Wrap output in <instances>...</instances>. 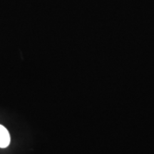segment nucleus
<instances>
[{"mask_svg":"<svg viewBox=\"0 0 154 154\" xmlns=\"http://www.w3.org/2000/svg\"><path fill=\"white\" fill-rule=\"evenodd\" d=\"M10 143V136L5 126L0 125V148H6Z\"/></svg>","mask_w":154,"mask_h":154,"instance_id":"obj_1","label":"nucleus"}]
</instances>
